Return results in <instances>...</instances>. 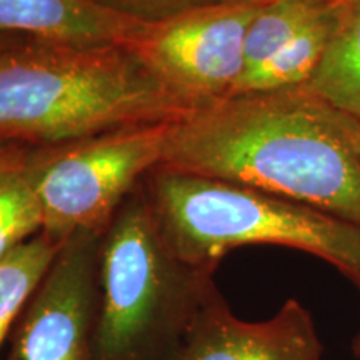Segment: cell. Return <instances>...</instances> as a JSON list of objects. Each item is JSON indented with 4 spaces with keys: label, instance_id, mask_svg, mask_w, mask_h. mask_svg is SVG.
Returning a JSON list of instances; mask_svg holds the SVG:
<instances>
[{
    "label": "cell",
    "instance_id": "cell-1",
    "mask_svg": "<svg viewBox=\"0 0 360 360\" xmlns=\"http://www.w3.org/2000/svg\"><path fill=\"white\" fill-rule=\"evenodd\" d=\"M157 169L242 184L360 224V120L307 87L191 112L174 124Z\"/></svg>",
    "mask_w": 360,
    "mask_h": 360
},
{
    "label": "cell",
    "instance_id": "cell-2",
    "mask_svg": "<svg viewBox=\"0 0 360 360\" xmlns=\"http://www.w3.org/2000/svg\"><path fill=\"white\" fill-rule=\"evenodd\" d=\"M188 114L124 45L25 39L0 52V143L60 147Z\"/></svg>",
    "mask_w": 360,
    "mask_h": 360
},
{
    "label": "cell",
    "instance_id": "cell-3",
    "mask_svg": "<svg viewBox=\"0 0 360 360\" xmlns=\"http://www.w3.org/2000/svg\"><path fill=\"white\" fill-rule=\"evenodd\" d=\"M143 180L165 245L188 267L217 269L244 245H281L326 260L360 289V224L227 180L164 169Z\"/></svg>",
    "mask_w": 360,
    "mask_h": 360
},
{
    "label": "cell",
    "instance_id": "cell-4",
    "mask_svg": "<svg viewBox=\"0 0 360 360\" xmlns=\"http://www.w3.org/2000/svg\"><path fill=\"white\" fill-rule=\"evenodd\" d=\"M214 270L170 254L146 192L135 188L101 238L96 360H164L214 285Z\"/></svg>",
    "mask_w": 360,
    "mask_h": 360
},
{
    "label": "cell",
    "instance_id": "cell-5",
    "mask_svg": "<svg viewBox=\"0 0 360 360\" xmlns=\"http://www.w3.org/2000/svg\"><path fill=\"white\" fill-rule=\"evenodd\" d=\"M175 122L30 148L27 170L42 207V232L58 242L79 232L102 236L137 184L162 164Z\"/></svg>",
    "mask_w": 360,
    "mask_h": 360
},
{
    "label": "cell",
    "instance_id": "cell-6",
    "mask_svg": "<svg viewBox=\"0 0 360 360\" xmlns=\"http://www.w3.org/2000/svg\"><path fill=\"white\" fill-rule=\"evenodd\" d=\"M220 0L147 22L125 45L188 110L225 101L244 74V40L259 8Z\"/></svg>",
    "mask_w": 360,
    "mask_h": 360
},
{
    "label": "cell",
    "instance_id": "cell-7",
    "mask_svg": "<svg viewBox=\"0 0 360 360\" xmlns=\"http://www.w3.org/2000/svg\"><path fill=\"white\" fill-rule=\"evenodd\" d=\"M101 238L64 242L13 323L6 360H96Z\"/></svg>",
    "mask_w": 360,
    "mask_h": 360
},
{
    "label": "cell",
    "instance_id": "cell-8",
    "mask_svg": "<svg viewBox=\"0 0 360 360\" xmlns=\"http://www.w3.org/2000/svg\"><path fill=\"white\" fill-rule=\"evenodd\" d=\"M323 345L309 309L289 299L260 322L238 319L215 283L164 360H322Z\"/></svg>",
    "mask_w": 360,
    "mask_h": 360
},
{
    "label": "cell",
    "instance_id": "cell-9",
    "mask_svg": "<svg viewBox=\"0 0 360 360\" xmlns=\"http://www.w3.org/2000/svg\"><path fill=\"white\" fill-rule=\"evenodd\" d=\"M147 22L94 0H0V34L80 45H127Z\"/></svg>",
    "mask_w": 360,
    "mask_h": 360
},
{
    "label": "cell",
    "instance_id": "cell-10",
    "mask_svg": "<svg viewBox=\"0 0 360 360\" xmlns=\"http://www.w3.org/2000/svg\"><path fill=\"white\" fill-rule=\"evenodd\" d=\"M339 0H332L267 64L238 80L232 96L307 87L334 37Z\"/></svg>",
    "mask_w": 360,
    "mask_h": 360
},
{
    "label": "cell",
    "instance_id": "cell-11",
    "mask_svg": "<svg viewBox=\"0 0 360 360\" xmlns=\"http://www.w3.org/2000/svg\"><path fill=\"white\" fill-rule=\"evenodd\" d=\"M307 89L360 120V0H339L334 37Z\"/></svg>",
    "mask_w": 360,
    "mask_h": 360
},
{
    "label": "cell",
    "instance_id": "cell-12",
    "mask_svg": "<svg viewBox=\"0 0 360 360\" xmlns=\"http://www.w3.org/2000/svg\"><path fill=\"white\" fill-rule=\"evenodd\" d=\"M64 242L40 232L0 259V347Z\"/></svg>",
    "mask_w": 360,
    "mask_h": 360
},
{
    "label": "cell",
    "instance_id": "cell-13",
    "mask_svg": "<svg viewBox=\"0 0 360 360\" xmlns=\"http://www.w3.org/2000/svg\"><path fill=\"white\" fill-rule=\"evenodd\" d=\"M328 2L332 0H277L260 7L245 34L242 77L267 64Z\"/></svg>",
    "mask_w": 360,
    "mask_h": 360
},
{
    "label": "cell",
    "instance_id": "cell-14",
    "mask_svg": "<svg viewBox=\"0 0 360 360\" xmlns=\"http://www.w3.org/2000/svg\"><path fill=\"white\" fill-rule=\"evenodd\" d=\"M27 159L29 154L0 165V259L44 227L42 207L27 170Z\"/></svg>",
    "mask_w": 360,
    "mask_h": 360
},
{
    "label": "cell",
    "instance_id": "cell-15",
    "mask_svg": "<svg viewBox=\"0 0 360 360\" xmlns=\"http://www.w3.org/2000/svg\"><path fill=\"white\" fill-rule=\"evenodd\" d=\"M94 2L134 17V19L157 22L179 12L188 11V8L220 2V0H94Z\"/></svg>",
    "mask_w": 360,
    "mask_h": 360
},
{
    "label": "cell",
    "instance_id": "cell-16",
    "mask_svg": "<svg viewBox=\"0 0 360 360\" xmlns=\"http://www.w3.org/2000/svg\"><path fill=\"white\" fill-rule=\"evenodd\" d=\"M30 148L19 147V146H7V143H0V165L8 164V162H15L24 159L29 154Z\"/></svg>",
    "mask_w": 360,
    "mask_h": 360
},
{
    "label": "cell",
    "instance_id": "cell-17",
    "mask_svg": "<svg viewBox=\"0 0 360 360\" xmlns=\"http://www.w3.org/2000/svg\"><path fill=\"white\" fill-rule=\"evenodd\" d=\"M22 40H25L24 37H15V35H4L0 34V52L7 51V49L13 47V45H17Z\"/></svg>",
    "mask_w": 360,
    "mask_h": 360
},
{
    "label": "cell",
    "instance_id": "cell-18",
    "mask_svg": "<svg viewBox=\"0 0 360 360\" xmlns=\"http://www.w3.org/2000/svg\"><path fill=\"white\" fill-rule=\"evenodd\" d=\"M352 352L357 360H360V328L357 330V334H355L354 340H352Z\"/></svg>",
    "mask_w": 360,
    "mask_h": 360
},
{
    "label": "cell",
    "instance_id": "cell-19",
    "mask_svg": "<svg viewBox=\"0 0 360 360\" xmlns=\"http://www.w3.org/2000/svg\"><path fill=\"white\" fill-rule=\"evenodd\" d=\"M252 2H257L260 6H265V4H272V2H277V0H252Z\"/></svg>",
    "mask_w": 360,
    "mask_h": 360
}]
</instances>
